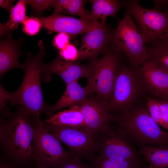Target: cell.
I'll return each instance as SVG.
<instances>
[{"label": "cell", "mask_w": 168, "mask_h": 168, "mask_svg": "<svg viewBox=\"0 0 168 168\" xmlns=\"http://www.w3.org/2000/svg\"><path fill=\"white\" fill-rule=\"evenodd\" d=\"M22 24L23 32L29 36L38 34L42 27L39 17L35 16H27Z\"/></svg>", "instance_id": "cell-26"}, {"label": "cell", "mask_w": 168, "mask_h": 168, "mask_svg": "<svg viewBox=\"0 0 168 168\" xmlns=\"http://www.w3.org/2000/svg\"><path fill=\"white\" fill-rule=\"evenodd\" d=\"M114 121L140 147L147 145L168 147V131L153 120L146 104L138 103L129 111L114 116Z\"/></svg>", "instance_id": "cell-3"}, {"label": "cell", "mask_w": 168, "mask_h": 168, "mask_svg": "<svg viewBox=\"0 0 168 168\" xmlns=\"http://www.w3.org/2000/svg\"><path fill=\"white\" fill-rule=\"evenodd\" d=\"M146 43L132 17L125 13L111 34L110 46L123 54L133 66H141L145 61L147 49Z\"/></svg>", "instance_id": "cell-6"}, {"label": "cell", "mask_w": 168, "mask_h": 168, "mask_svg": "<svg viewBox=\"0 0 168 168\" xmlns=\"http://www.w3.org/2000/svg\"><path fill=\"white\" fill-rule=\"evenodd\" d=\"M86 1L83 0H54V12L77 15L80 18L89 21L88 14L84 9Z\"/></svg>", "instance_id": "cell-23"}, {"label": "cell", "mask_w": 168, "mask_h": 168, "mask_svg": "<svg viewBox=\"0 0 168 168\" xmlns=\"http://www.w3.org/2000/svg\"><path fill=\"white\" fill-rule=\"evenodd\" d=\"M58 54L63 59L71 62H76L79 59V52L73 44H69L59 52Z\"/></svg>", "instance_id": "cell-29"}, {"label": "cell", "mask_w": 168, "mask_h": 168, "mask_svg": "<svg viewBox=\"0 0 168 168\" xmlns=\"http://www.w3.org/2000/svg\"><path fill=\"white\" fill-rule=\"evenodd\" d=\"M26 4L31 7L32 14L36 17H41L43 12L53 7L54 0H25Z\"/></svg>", "instance_id": "cell-27"}, {"label": "cell", "mask_w": 168, "mask_h": 168, "mask_svg": "<svg viewBox=\"0 0 168 168\" xmlns=\"http://www.w3.org/2000/svg\"><path fill=\"white\" fill-rule=\"evenodd\" d=\"M159 99L165 100L168 102V90L165 91L157 97Z\"/></svg>", "instance_id": "cell-35"}, {"label": "cell", "mask_w": 168, "mask_h": 168, "mask_svg": "<svg viewBox=\"0 0 168 168\" xmlns=\"http://www.w3.org/2000/svg\"><path fill=\"white\" fill-rule=\"evenodd\" d=\"M146 61L150 62L168 72V35L147 45Z\"/></svg>", "instance_id": "cell-20"}, {"label": "cell", "mask_w": 168, "mask_h": 168, "mask_svg": "<svg viewBox=\"0 0 168 168\" xmlns=\"http://www.w3.org/2000/svg\"><path fill=\"white\" fill-rule=\"evenodd\" d=\"M92 10L89 14L90 21H98L101 23L105 22L108 16H116L118 12L122 6L121 2L118 0H91Z\"/></svg>", "instance_id": "cell-19"}, {"label": "cell", "mask_w": 168, "mask_h": 168, "mask_svg": "<svg viewBox=\"0 0 168 168\" xmlns=\"http://www.w3.org/2000/svg\"><path fill=\"white\" fill-rule=\"evenodd\" d=\"M154 3L153 8L163 11L168 6V0H153Z\"/></svg>", "instance_id": "cell-31"}, {"label": "cell", "mask_w": 168, "mask_h": 168, "mask_svg": "<svg viewBox=\"0 0 168 168\" xmlns=\"http://www.w3.org/2000/svg\"><path fill=\"white\" fill-rule=\"evenodd\" d=\"M79 106L84 117V128L92 132L98 134L104 132L110 126L111 122L114 121V116L111 113L109 104L94 94L89 96Z\"/></svg>", "instance_id": "cell-11"}, {"label": "cell", "mask_w": 168, "mask_h": 168, "mask_svg": "<svg viewBox=\"0 0 168 168\" xmlns=\"http://www.w3.org/2000/svg\"><path fill=\"white\" fill-rule=\"evenodd\" d=\"M40 123L69 149L72 156L89 162L96 155L99 134L84 127L50 125L41 119Z\"/></svg>", "instance_id": "cell-7"}, {"label": "cell", "mask_w": 168, "mask_h": 168, "mask_svg": "<svg viewBox=\"0 0 168 168\" xmlns=\"http://www.w3.org/2000/svg\"><path fill=\"white\" fill-rule=\"evenodd\" d=\"M91 168H139V161L113 158H100L96 155L89 162Z\"/></svg>", "instance_id": "cell-24"}, {"label": "cell", "mask_w": 168, "mask_h": 168, "mask_svg": "<svg viewBox=\"0 0 168 168\" xmlns=\"http://www.w3.org/2000/svg\"><path fill=\"white\" fill-rule=\"evenodd\" d=\"M70 35L66 33H59L54 38L53 40L54 45L59 51L70 44Z\"/></svg>", "instance_id": "cell-30"}, {"label": "cell", "mask_w": 168, "mask_h": 168, "mask_svg": "<svg viewBox=\"0 0 168 168\" xmlns=\"http://www.w3.org/2000/svg\"><path fill=\"white\" fill-rule=\"evenodd\" d=\"M36 168H49L41 167H37Z\"/></svg>", "instance_id": "cell-36"}, {"label": "cell", "mask_w": 168, "mask_h": 168, "mask_svg": "<svg viewBox=\"0 0 168 168\" xmlns=\"http://www.w3.org/2000/svg\"><path fill=\"white\" fill-rule=\"evenodd\" d=\"M55 168H91L83 160L72 155L63 161Z\"/></svg>", "instance_id": "cell-28"}, {"label": "cell", "mask_w": 168, "mask_h": 168, "mask_svg": "<svg viewBox=\"0 0 168 168\" xmlns=\"http://www.w3.org/2000/svg\"><path fill=\"white\" fill-rule=\"evenodd\" d=\"M13 31L8 33L0 41V79L8 71L15 68L24 70V63L19 60L20 56L24 53L21 47L24 38L13 39Z\"/></svg>", "instance_id": "cell-15"}, {"label": "cell", "mask_w": 168, "mask_h": 168, "mask_svg": "<svg viewBox=\"0 0 168 168\" xmlns=\"http://www.w3.org/2000/svg\"><path fill=\"white\" fill-rule=\"evenodd\" d=\"M1 143L13 160L26 162L33 159L36 122L25 108L16 106L12 112L6 106L1 112Z\"/></svg>", "instance_id": "cell-2"}, {"label": "cell", "mask_w": 168, "mask_h": 168, "mask_svg": "<svg viewBox=\"0 0 168 168\" xmlns=\"http://www.w3.org/2000/svg\"><path fill=\"white\" fill-rule=\"evenodd\" d=\"M25 0L18 1L10 12L9 19L6 23H0V37L5 36L8 33L17 29L27 17Z\"/></svg>", "instance_id": "cell-22"}, {"label": "cell", "mask_w": 168, "mask_h": 168, "mask_svg": "<svg viewBox=\"0 0 168 168\" xmlns=\"http://www.w3.org/2000/svg\"><path fill=\"white\" fill-rule=\"evenodd\" d=\"M140 67L131 65L127 58L118 65L109 104L111 112H127L151 93L142 76Z\"/></svg>", "instance_id": "cell-4"}, {"label": "cell", "mask_w": 168, "mask_h": 168, "mask_svg": "<svg viewBox=\"0 0 168 168\" xmlns=\"http://www.w3.org/2000/svg\"><path fill=\"white\" fill-rule=\"evenodd\" d=\"M0 168H16L14 165L6 162L1 161Z\"/></svg>", "instance_id": "cell-34"}, {"label": "cell", "mask_w": 168, "mask_h": 168, "mask_svg": "<svg viewBox=\"0 0 168 168\" xmlns=\"http://www.w3.org/2000/svg\"><path fill=\"white\" fill-rule=\"evenodd\" d=\"M40 120L37 119L35 125L33 159L37 167L55 168L71 154L55 135L41 125Z\"/></svg>", "instance_id": "cell-9"}, {"label": "cell", "mask_w": 168, "mask_h": 168, "mask_svg": "<svg viewBox=\"0 0 168 168\" xmlns=\"http://www.w3.org/2000/svg\"><path fill=\"white\" fill-rule=\"evenodd\" d=\"M156 100L162 112L168 117V102L161 99Z\"/></svg>", "instance_id": "cell-33"}, {"label": "cell", "mask_w": 168, "mask_h": 168, "mask_svg": "<svg viewBox=\"0 0 168 168\" xmlns=\"http://www.w3.org/2000/svg\"><path fill=\"white\" fill-rule=\"evenodd\" d=\"M110 46L100 59L90 61L87 84L92 93L109 105L112 96L117 68L125 58Z\"/></svg>", "instance_id": "cell-5"}, {"label": "cell", "mask_w": 168, "mask_h": 168, "mask_svg": "<svg viewBox=\"0 0 168 168\" xmlns=\"http://www.w3.org/2000/svg\"><path fill=\"white\" fill-rule=\"evenodd\" d=\"M38 17L42 27L46 29L65 33L72 37L95 30L101 24L98 21H89L54 12L49 16Z\"/></svg>", "instance_id": "cell-12"}, {"label": "cell", "mask_w": 168, "mask_h": 168, "mask_svg": "<svg viewBox=\"0 0 168 168\" xmlns=\"http://www.w3.org/2000/svg\"><path fill=\"white\" fill-rule=\"evenodd\" d=\"M147 99L146 104L152 119L168 131V117L162 112L156 99L149 97Z\"/></svg>", "instance_id": "cell-25"}, {"label": "cell", "mask_w": 168, "mask_h": 168, "mask_svg": "<svg viewBox=\"0 0 168 168\" xmlns=\"http://www.w3.org/2000/svg\"><path fill=\"white\" fill-rule=\"evenodd\" d=\"M139 153L152 168H168V147L147 145L140 147Z\"/></svg>", "instance_id": "cell-21"}, {"label": "cell", "mask_w": 168, "mask_h": 168, "mask_svg": "<svg viewBox=\"0 0 168 168\" xmlns=\"http://www.w3.org/2000/svg\"><path fill=\"white\" fill-rule=\"evenodd\" d=\"M38 44L39 50L35 55L30 52L26 54L24 63L25 74L18 89L8 92L0 85V110L9 102L12 105L24 107L32 117L39 119L49 108L44 101L41 83L43 60L47 54L46 47L42 40Z\"/></svg>", "instance_id": "cell-1"}, {"label": "cell", "mask_w": 168, "mask_h": 168, "mask_svg": "<svg viewBox=\"0 0 168 168\" xmlns=\"http://www.w3.org/2000/svg\"><path fill=\"white\" fill-rule=\"evenodd\" d=\"M65 90L60 99L54 105L50 106L45 113L49 116L58 110L67 107L80 105L91 93L92 90L88 85L82 87L77 80L66 85Z\"/></svg>", "instance_id": "cell-16"}, {"label": "cell", "mask_w": 168, "mask_h": 168, "mask_svg": "<svg viewBox=\"0 0 168 168\" xmlns=\"http://www.w3.org/2000/svg\"><path fill=\"white\" fill-rule=\"evenodd\" d=\"M113 30L105 22L101 23L96 29L83 34L78 50V60L91 61L97 59L98 56L104 53L110 47Z\"/></svg>", "instance_id": "cell-14"}, {"label": "cell", "mask_w": 168, "mask_h": 168, "mask_svg": "<svg viewBox=\"0 0 168 168\" xmlns=\"http://www.w3.org/2000/svg\"><path fill=\"white\" fill-rule=\"evenodd\" d=\"M15 1L13 0H0V6L7 11L10 12L14 6L13 5Z\"/></svg>", "instance_id": "cell-32"}, {"label": "cell", "mask_w": 168, "mask_h": 168, "mask_svg": "<svg viewBox=\"0 0 168 168\" xmlns=\"http://www.w3.org/2000/svg\"><path fill=\"white\" fill-rule=\"evenodd\" d=\"M125 13L133 18L146 44L168 35V13L141 6L138 0L121 1Z\"/></svg>", "instance_id": "cell-8"}, {"label": "cell", "mask_w": 168, "mask_h": 168, "mask_svg": "<svg viewBox=\"0 0 168 168\" xmlns=\"http://www.w3.org/2000/svg\"><path fill=\"white\" fill-rule=\"evenodd\" d=\"M131 141L118 127L111 126L99 134L98 155L100 158H113L138 161V154Z\"/></svg>", "instance_id": "cell-10"}, {"label": "cell", "mask_w": 168, "mask_h": 168, "mask_svg": "<svg viewBox=\"0 0 168 168\" xmlns=\"http://www.w3.org/2000/svg\"><path fill=\"white\" fill-rule=\"evenodd\" d=\"M90 71L89 64L67 61L58 54L52 62L43 64L41 77L43 82L48 83L51 81L52 74H55L60 77L67 85L81 77L87 78Z\"/></svg>", "instance_id": "cell-13"}, {"label": "cell", "mask_w": 168, "mask_h": 168, "mask_svg": "<svg viewBox=\"0 0 168 168\" xmlns=\"http://www.w3.org/2000/svg\"><path fill=\"white\" fill-rule=\"evenodd\" d=\"M151 168V167H150L149 166L148 167H145V168Z\"/></svg>", "instance_id": "cell-37"}, {"label": "cell", "mask_w": 168, "mask_h": 168, "mask_svg": "<svg viewBox=\"0 0 168 168\" xmlns=\"http://www.w3.org/2000/svg\"><path fill=\"white\" fill-rule=\"evenodd\" d=\"M140 72L150 92L155 96L168 90V72L154 63L145 61L140 66Z\"/></svg>", "instance_id": "cell-17"}, {"label": "cell", "mask_w": 168, "mask_h": 168, "mask_svg": "<svg viewBox=\"0 0 168 168\" xmlns=\"http://www.w3.org/2000/svg\"><path fill=\"white\" fill-rule=\"evenodd\" d=\"M45 122L52 125L84 127L85 119L79 105H75L58 112L47 118Z\"/></svg>", "instance_id": "cell-18"}]
</instances>
